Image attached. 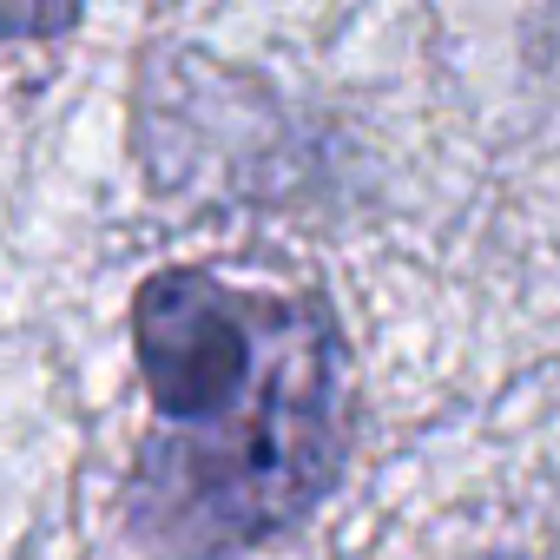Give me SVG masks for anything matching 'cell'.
<instances>
[{"instance_id":"6da1fadb","label":"cell","mask_w":560,"mask_h":560,"mask_svg":"<svg viewBox=\"0 0 560 560\" xmlns=\"http://www.w3.org/2000/svg\"><path fill=\"white\" fill-rule=\"evenodd\" d=\"M152 429L126 527L152 560H237L291 534L350 455V343L317 291L165 264L132 291Z\"/></svg>"},{"instance_id":"7a4b0ae2","label":"cell","mask_w":560,"mask_h":560,"mask_svg":"<svg viewBox=\"0 0 560 560\" xmlns=\"http://www.w3.org/2000/svg\"><path fill=\"white\" fill-rule=\"evenodd\" d=\"M86 0H0V34L8 40H54L80 21Z\"/></svg>"}]
</instances>
